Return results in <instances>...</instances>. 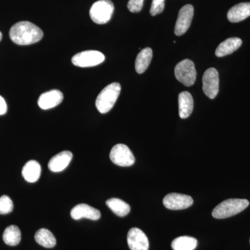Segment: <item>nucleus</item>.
Segmentation results:
<instances>
[{
	"mask_svg": "<svg viewBox=\"0 0 250 250\" xmlns=\"http://www.w3.org/2000/svg\"><path fill=\"white\" fill-rule=\"evenodd\" d=\"M127 243L131 250H149V241L146 233L139 228H131L127 234Z\"/></svg>",
	"mask_w": 250,
	"mask_h": 250,
	"instance_id": "9b49d317",
	"label": "nucleus"
},
{
	"mask_svg": "<svg viewBox=\"0 0 250 250\" xmlns=\"http://www.w3.org/2000/svg\"><path fill=\"white\" fill-rule=\"evenodd\" d=\"M242 45V41L239 38H229L219 45L215 50V55L218 57H225L232 54Z\"/></svg>",
	"mask_w": 250,
	"mask_h": 250,
	"instance_id": "f3484780",
	"label": "nucleus"
},
{
	"mask_svg": "<svg viewBox=\"0 0 250 250\" xmlns=\"http://www.w3.org/2000/svg\"></svg>",
	"mask_w": 250,
	"mask_h": 250,
	"instance_id": "c85d7f7f",
	"label": "nucleus"
},
{
	"mask_svg": "<svg viewBox=\"0 0 250 250\" xmlns=\"http://www.w3.org/2000/svg\"><path fill=\"white\" fill-rule=\"evenodd\" d=\"M3 240L10 246H18L21 241V231L16 225H11L4 230Z\"/></svg>",
	"mask_w": 250,
	"mask_h": 250,
	"instance_id": "5701e85b",
	"label": "nucleus"
},
{
	"mask_svg": "<svg viewBox=\"0 0 250 250\" xmlns=\"http://www.w3.org/2000/svg\"><path fill=\"white\" fill-rule=\"evenodd\" d=\"M197 241L193 237L180 236L172 242L173 250H194L197 248Z\"/></svg>",
	"mask_w": 250,
	"mask_h": 250,
	"instance_id": "4be33fe9",
	"label": "nucleus"
},
{
	"mask_svg": "<svg viewBox=\"0 0 250 250\" xmlns=\"http://www.w3.org/2000/svg\"><path fill=\"white\" fill-rule=\"evenodd\" d=\"M166 208L170 210H182L188 208L193 204L191 197L179 193H170L164 197L163 201Z\"/></svg>",
	"mask_w": 250,
	"mask_h": 250,
	"instance_id": "1a4fd4ad",
	"label": "nucleus"
},
{
	"mask_svg": "<svg viewBox=\"0 0 250 250\" xmlns=\"http://www.w3.org/2000/svg\"><path fill=\"white\" fill-rule=\"evenodd\" d=\"M176 79L186 86H191L196 80L197 72L195 64L190 59H184L174 68Z\"/></svg>",
	"mask_w": 250,
	"mask_h": 250,
	"instance_id": "39448f33",
	"label": "nucleus"
},
{
	"mask_svg": "<svg viewBox=\"0 0 250 250\" xmlns=\"http://www.w3.org/2000/svg\"><path fill=\"white\" fill-rule=\"evenodd\" d=\"M179 113L182 119L188 118L193 110L194 102L191 94L188 92H182L179 95Z\"/></svg>",
	"mask_w": 250,
	"mask_h": 250,
	"instance_id": "dca6fc26",
	"label": "nucleus"
},
{
	"mask_svg": "<svg viewBox=\"0 0 250 250\" xmlns=\"http://www.w3.org/2000/svg\"><path fill=\"white\" fill-rule=\"evenodd\" d=\"M63 100V95L60 90H52L42 93L38 100V104L43 110L50 109L58 106Z\"/></svg>",
	"mask_w": 250,
	"mask_h": 250,
	"instance_id": "ddd939ff",
	"label": "nucleus"
},
{
	"mask_svg": "<svg viewBox=\"0 0 250 250\" xmlns=\"http://www.w3.org/2000/svg\"><path fill=\"white\" fill-rule=\"evenodd\" d=\"M7 111V105L4 99L0 95V116L4 115Z\"/></svg>",
	"mask_w": 250,
	"mask_h": 250,
	"instance_id": "bb28decb",
	"label": "nucleus"
},
{
	"mask_svg": "<svg viewBox=\"0 0 250 250\" xmlns=\"http://www.w3.org/2000/svg\"><path fill=\"white\" fill-rule=\"evenodd\" d=\"M121 91V85L114 82L108 85L100 94L95 102V105L101 113H106L111 111L116 104Z\"/></svg>",
	"mask_w": 250,
	"mask_h": 250,
	"instance_id": "7ed1b4c3",
	"label": "nucleus"
},
{
	"mask_svg": "<svg viewBox=\"0 0 250 250\" xmlns=\"http://www.w3.org/2000/svg\"><path fill=\"white\" fill-rule=\"evenodd\" d=\"M70 215L74 220H80L82 218L98 220L101 217L100 210L85 204H80L74 207L70 212Z\"/></svg>",
	"mask_w": 250,
	"mask_h": 250,
	"instance_id": "f8f14e48",
	"label": "nucleus"
},
{
	"mask_svg": "<svg viewBox=\"0 0 250 250\" xmlns=\"http://www.w3.org/2000/svg\"><path fill=\"white\" fill-rule=\"evenodd\" d=\"M2 39V34H1V31H0V41Z\"/></svg>",
	"mask_w": 250,
	"mask_h": 250,
	"instance_id": "cd10ccee",
	"label": "nucleus"
},
{
	"mask_svg": "<svg viewBox=\"0 0 250 250\" xmlns=\"http://www.w3.org/2000/svg\"><path fill=\"white\" fill-rule=\"evenodd\" d=\"M72 159V153L70 151H62L54 156L49 161L48 167L53 172H59L65 170Z\"/></svg>",
	"mask_w": 250,
	"mask_h": 250,
	"instance_id": "4468645a",
	"label": "nucleus"
},
{
	"mask_svg": "<svg viewBox=\"0 0 250 250\" xmlns=\"http://www.w3.org/2000/svg\"><path fill=\"white\" fill-rule=\"evenodd\" d=\"M250 16V2L240 3L233 6L228 13L229 21L239 22Z\"/></svg>",
	"mask_w": 250,
	"mask_h": 250,
	"instance_id": "2eb2a0df",
	"label": "nucleus"
},
{
	"mask_svg": "<svg viewBox=\"0 0 250 250\" xmlns=\"http://www.w3.org/2000/svg\"><path fill=\"white\" fill-rule=\"evenodd\" d=\"M144 0H129L127 4L128 9L132 13H139L142 10Z\"/></svg>",
	"mask_w": 250,
	"mask_h": 250,
	"instance_id": "a878e982",
	"label": "nucleus"
},
{
	"mask_svg": "<svg viewBox=\"0 0 250 250\" xmlns=\"http://www.w3.org/2000/svg\"><path fill=\"white\" fill-rule=\"evenodd\" d=\"M193 14L194 8L192 5H185L180 9L174 28L176 35L182 36L187 32L191 24Z\"/></svg>",
	"mask_w": 250,
	"mask_h": 250,
	"instance_id": "9d476101",
	"label": "nucleus"
},
{
	"mask_svg": "<svg viewBox=\"0 0 250 250\" xmlns=\"http://www.w3.org/2000/svg\"><path fill=\"white\" fill-rule=\"evenodd\" d=\"M250 202L246 199H229L217 206L212 215L217 219H225L238 214L248 208Z\"/></svg>",
	"mask_w": 250,
	"mask_h": 250,
	"instance_id": "f03ea898",
	"label": "nucleus"
},
{
	"mask_svg": "<svg viewBox=\"0 0 250 250\" xmlns=\"http://www.w3.org/2000/svg\"><path fill=\"white\" fill-rule=\"evenodd\" d=\"M9 36L11 41L19 45H29L42 39L43 32L40 28L28 21H21L11 28Z\"/></svg>",
	"mask_w": 250,
	"mask_h": 250,
	"instance_id": "f257e3e1",
	"label": "nucleus"
},
{
	"mask_svg": "<svg viewBox=\"0 0 250 250\" xmlns=\"http://www.w3.org/2000/svg\"><path fill=\"white\" fill-rule=\"evenodd\" d=\"M14 209L12 200L7 195L0 197V214L4 215L11 213Z\"/></svg>",
	"mask_w": 250,
	"mask_h": 250,
	"instance_id": "b1692460",
	"label": "nucleus"
},
{
	"mask_svg": "<svg viewBox=\"0 0 250 250\" xmlns=\"http://www.w3.org/2000/svg\"><path fill=\"white\" fill-rule=\"evenodd\" d=\"M105 60L104 55L102 52L95 50H88L75 54L72 58V62L77 67H88L100 65Z\"/></svg>",
	"mask_w": 250,
	"mask_h": 250,
	"instance_id": "423d86ee",
	"label": "nucleus"
},
{
	"mask_svg": "<svg viewBox=\"0 0 250 250\" xmlns=\"http://www.w3.org/2000/svg\"><path fill=\"white\" fill-rule=\"evenodd\" d=\"M23 177L29 183L37 182L41 177V167L39 162L31 160L24 166L22 170Z\"/></svg>",
	"mask_w": 250,
	"mask_h": 250,
	"instance_id": "a211bd4d",
	"label": "nucleus"
},
{
	"mask_svg": "<svg viewBox=\"0 0 250 250\" xmlns=\"http://www.w3.org/2000/svg\"><path fill=\"white\" fill-rule=\"evenodd\" d=\"M165 8V0H152V6H151L150 14L152 16L161 14Z\"/></svg>",
	"mask_w": 250,
	"mask_h": 250,
	"instance_id": "393cba45",
	"label": "nucleus"
},
{
	"mask_svg": "<svg viewBox=\"0 0 250 250\" xmlns=\"http://www.w3.org/2000/svg\"><path fill=\"white\" fill-rule=\"evenodd\" d=\"M113 11L114 5L111 0H99L90 8V18L96 24H106L111 20Z\"/></svg>",
	"mask_w": 250,
	"mask_h": 250,
	"instance_id": "20e7f679",
	"label": "nucleus"
},
{
	"mask_svg": "<svg viewBox=\"0 0 250 250\" xmlns=\"http://www.w3.org/2000/svg\"><path fill=\"white\" fill-rule=\"evenodd\" d=\"M152 50L149 47L142 49L136 57L135 68L137 73L142 74L146 71L152 59Z\"/></svg>",
	"mask_w": 250,
	"mask_h": 250,
	"instance_id": "6ab92c4d",
	"label": "nucleus"
},
{
	"mask_svg": "<svg viewBox=\"0 0 250 250\" xmlns=\"http://www.w3.org/2000/svg\"><path fill=\"white\" fill-rule=\"evenodd\" d=\"M110 159L113 164L121 167H129L135 163L134 154L125 144H117L112 148Z\"/></svg>",
	"mask_w": 250,
	"mask_h": 250,
	"instance_id": "0eeeda50",
	"label": "nucleus"
},
{
	"mask_svg": "<svg viewBox=\"0 0 250 250\" xmlns=\"http://www.w3.org/2000/svg\"><path fill=\"white\" fill-rule=\"evenodd\" d=\"M204 93L210 99H214L219 92V75L216 69L210 67L206 70L202 77Z\"/></svg>",
	"mask_w": 250,
	"mask_h": 250,
	"instance_id": "6e6552de",
	"label": "nucleus"
},
{
	"mask_svg": "<svg viewBox=\"0 0 250 250\" xmlns=\"http://www.w3.org/2000/svg\"><path fill=\"white\" fill-rule=\"evenodd\" d=\"M36 243L46 248H52L57 244V240L53 233L47 229L42 228L35 234Z\"/></svg>",
	"mask_w": 250,
	"mask_h": 250,
	"instance_id": "aec40b11",
	"label": "nucleus"
},
{
	"mask_svg": "<svg viewBox=\"0 0 250 250\" xmlns=\"http://www.w3.org/2000/svg\"><path fill=\"white\" fill-rule=\"evenodd\" d=\"M106 205L115 213L119 217H125L129 214L130 206L127 203L118 198H111L106 202Z\"/></svg>",
	"mask_w": 250,
	"mask_h": 250,
	"instance_id": "412c9836",
	"label": "nucleus"
}]
</instances>
